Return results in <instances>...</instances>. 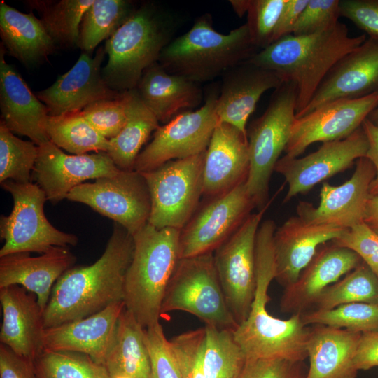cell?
<instances>
[{
    "label": "cell",
    "mask_w": 378,
    "mask_h": 378,
    "mask_svg": "<svg viewBox=\"0 0 378 378\" xmlns=\"http://www.w3.org/2000/svg\"><path fill=\"white\" fill-rule=\"evenodd\" d=\"M134 248L133 236L114 223L101 257L90 265L72 267L54 285L43 312L45 329L87 317L124 301L125 275Z\"/></svg>",
    "instance_id": "6da1fadb"
},
{
    "label": "cell",
    "mask_w": 378,
    "mask_h": 378,
    "mask_svg": "<svg viewBox=\"0 0 378 378\" xmlns=\"http://www.w3.org/2000/svg\"><path fill=\"white\" fill-rule=\"evenodd\" d=\"M276 229L272 219L262 221L255 241L256 288L246 319L234 330V336L246 358L283 359L302 363L307 358L310 332L302 314L288 319L271 315L267 304L268 289L275 279L274 234Z\"/></svg>",
    "instance_id": "7a4b0ae2"
},
{
    "label": "cell",
    "mask_w": 378,
    "mask_h": 378,
    "mask_svg": "<svg viewBox=\"0 0 378 378\" xmlns=\"http://www.w3.org/2000/svg\"><path fill=\"white\" fill-rule=\"evenodd\" d=\"M366 40L351 36L345 24L307 36L290 34L255 53L248 61L276 72L297 90L296 115L309 104L333 66Z\"/></svg>",
    "instance_id": "3957f363"
},
{
    "label": "cell",
    "mask_w": 378,
    "mask_h": 378,
    "mask_svg": "<svg viewBox=\"0 0 378 378\" xmlns=\"http://www.w3.org/2000/svg\"><path fill=\"white\" fill-rule=\"evenodd\" d=\"M257 52L246 23L221 34L204 15L164 48L158 62L169 73L197 83L214 80Z\"/></svg>",
    "instance_id": "277c9868"
},
{
    "label": "cell",
    "mask_w": 378,
    "mask_h": 378,
    "mask_svg": "<svg viewBox=\"0 0 378 378\" xmlns=\"http://www.w3.org/2000/svg\"><path fill=\"white\" fill-rule=\"evenodd\" d=\"M180 232L148 223L133 235L134 248L125 275L124 302L144 328L160 323L164 293L180 259Z\"/></svg>",
    "instance_id": "5b68a950"
},
{
    "label": "cell",
    "mask_w": 378,
    "mask_h": 378,
    "mask_svg": "<svg viewBox=\"0 0 378 378\" xmlns=\"http://www.w3.org/2000/svg\"><path fill=\"white\" fill-rule=\"evenodd\" d=\"M172 31V21L154 5L136 9L106 41L102 76L108 86L120 93L136 89L144 71L158 62Z\"/></svg>",
    "instance_id": "8992f818"
},
{
    "label": "cell",
    "mask_w": 378,
    "mask_h": 378,
    "mask_svg": "<svg viewBox=\"0 0 378 378\" xmlns=\"http://www.w3.org/2000/svg\"><path fill=\"white\" fill-rule=\"evenodd\" d=\"M296 108L295 85L284 82L274 90L262 115L247 130L250 167L246 186L259 211L270 204L271 176L290 137Z\"/></svg>",
    "instance_id": "52a82bcc"
},
{
    "label": "cell",
    "mask_w": 378,
    "mask_h": 378,
    "mask_svg": "<svg viewBox=\"0 0 378 378\" xmlns=\"http://www.w3.org/2000/svg\"><path fill=\"white\" fill-rule=\"evenodd\" d=\"M173 311L191 314L207 326L237 328L218 276L214 252L178 260L164 293L161 314Z\"/></svg>",
    "instance_id": "ba28073f"
},
{
    "label": "cell",
    "mask_w": 378,
    "mask_h": 378,
    "mask_svg": "<svg viewBox=\"0 0 378 378\" xmlns=\"http://www.w3.org/2000/svg\"><path fill=\"white\" fill-rule=\"evenodd\" d=\"M1 185L11 195L13 206L9 215L0 218V236L4 240L0 257L16 253L42 254L54 247L78 244L76 235L57 229L47 219V198L36 183L7 180Z\"/></svg>",
    "instance_id": "9c48e42d"
},
{
    "label": "cell",
    "mask_w": 378,
    "mask_h": 378,
    "mask_svg": "<svg viewBox=\"0 0 378 378\" xmlns=\"http://www.w3.org/2000/svg\"><path fill=\"white\" fill-rule=\"evenodd\" d=\"M205 151L141 172L150 196L149 224L181 230L189 221L203 195Z\"/></svg>",
    "instance_id": "30bf717a"
},
{
    "label": "cell",
    "mask_w": 378,
    "mask_h": 378,
    "mask_svg": "<svg viewBox=\"0 0 378 378\" xmlns=\"http://www.w3.org/2000/svg\"><path fill=\"white\" fill-rule=\"evenodd\" d=\"M267 207L250 214L214 251L218 276L228 308L238 326L248 317L255 297L256 235Z\"/></svg>",
    "instance_id": "8fae6325"
},
{
    "label": "cell",
    "mask_w": 378,
    "mask_h": 378,
    "mask_svg": "<svg viewBox=\"0 0 378 378\" xmlns=\"http://www.w3.org/2000/svg\"><path fill=\"white\" fill-rule=\"evenodd\" d=\"M67 200L85 204L123 227L132 236L148 223L151 202L141 173L122 171L83 183L67 195Z\"/></svg>",
    "instance_id": "7c38bea8"
},
{
    "label": "cell",
    "mask_w": 378,
    "mask_h": 378,
    "mask_svg": "<svg viewBox=\"0 0 378 378\" xmlns=\"http://www.w3.org/2000/svg\"><path fill=\"white\" fill-rule=\"evenodd\" d=\"M218 93L212 92L197 110L184 111L155 131L152 141L139 154L134 170L145 172L167 162L204 153L219 122Z\"/></svg>",
    "instance_id": "4fadbf2b"
},
{
    "label": "cell",
    "mask_w": 378,
    "mask_h": 378,
    "mask_svg": "<svg viewBox=\"0 0 378 378\" xmlns=\"http://www.w3.org/2000/svg\"><path fill=\"white\" fill-rule=\"evenodd\" d=\"M254 208L246 182L207 198L181 230L179 258L214 252L238 229Z\"/></svg>",
    "instance_id": "5bb4252c"
},
{
    "label": "cell",
    "mask_w": 378,
    "mask_h": 378,
    "mask_svg": "<svg viewBox=\"0 0 378 378\" xmlns=\"http://www.w3.org/2000/svg\"><path fill=\"white\" fill-rule=\"evenodd\" d=\"M368 150V141L361 126L345 139L323 142L318 150L306 156H283L274 171L281 174L288 184L284 202L350 168L358 159L365 157Z\"/></svg>",
    "instance_id": "9a60e30c"
},
{
    "label": "cell",
    "mask_w": 378,
    "mask_h": 378,
    "mask_svg": "<svg viewBox=\"0 0 378 378\" xmlns=\"http://www.w3.org/2000/svg\"><path fill=\"white\" fill-rule=\"evenodd\" d=\"M377 106L378 91L360 98L332 101L296 118L285 155L298 158L315 142L348 137L362 126Z\"/></svg>",
    "instance_id": "2e32d148"
},
{
    "label": "cell",
    "mask_w": 378,
    "mask_h": 378,
    "mask_svg": "<svg viewBox=\"0 0 378 378\" xmlns=\"http://www.w3.org/2000/svg\"><path fill=\"white\" fill-rule=\"evenodd\" d=\"M120 171L106 152L68 155L48 141L38 146L31 180L44 191L47 200L57 204L85 181Z\"/></svg>",
    "instance_id": "e0dca14e"
},
{
    "label": "cell",
    "mask_w": 378,
    "mask_h": 378,
    "mask_svg": "<svg viewBox=\"0 0 378 378\" xmlns=\"http://www.w3.org/2000/svg\"><path fill=\"white\" fill-rule=\"evenodd\" d=\"M375 174L374 167L369 159L365 157L358 159L349 179L340 186L323 182L318 206L300 202L297 215L312 223L345 230L364 222L370 197V186Z\"/></svg>",
    "instance_id": "ac0fdd59"
},
{
    "label": "cell",
    "mask_w": 378,
    "mask_h": 378,
    "mask_svg": "<svg viewBox=\"0 0 378 378\" xmlns=\"http://www.w3.org/2000/svg\"><path fill=\"white\" fill-rule=\"evenodd\" d=\"M106 54L102 47L93 57L83 52L71 69L52 85L37 92L50 116L82 111L96 102L122 95L111 90L103 78L102 64Z\"/></svg>",
    "instance_id": "d6986e66"
},
{
    "label": "cell",
    "mask_w": 378,
    "mask_h": 378,
    "mask_svg": "<svg viewBox=\"0 0 378 378\" xmlns=\"http://www.w3.org/2000/svg\"><path fill=\"white\" fill-rule=\"evenodd\" d=\"M353 251L332 242L321 245L301 272L298 279L284 287L280 309L285 313L303 314L315 305L330 285L362 263Z\"/></svg>",
    "instance_id": "ffe728a7"
},
{
    "label": "cell",
    "mask_w": 378,
    "mask_h": 378,
    "mask_svg": "<svg viewBox=\"0 0 378 378\" xmlns=\"http://www.w3.org/2000/svg\"><path fill=\"white\" fill-rule=\"evenodd\" d=\"M378 91V40L369 38L329 71L300 118L328 102L356 99Z\"/></svg>",
    "instance_id": "44dd1931"
},
{
    "label": "cell",
    "mask_w": 378,
    "mask_h": 378,
    "mask_svg": "<svg viewBox=\"0 0 378 378\" xmlns=\"http://www.w3.org/2000/svg\"><path fill=\"white\" fill-rule=\"evenodd\" d=\"M124 301L78 320L46 328L44 351H66L83 354L94 364L103 365L113 344Z\"/></svg>",
    "instance_id": "7402d4cb"
},
{
    "label": "cell",
    "mask_w": 378,
    "mask_h": 378,
    "mask_svg": "<svg viewBox=\"0 0 378 378\" xmlns=\"http://www.w3.org/2000/svg\"><path fill=\"white\" fill-rule=\"evenodd\" d=\"M346 230L312 223L298 215L290 217L276 227L274 234V279L284 287L295 282L319 247Z\"/></svg>",
    "instance_id": "603a6c76"
},
{
    "label": "cell",
    "mask_w": 378,
    "mask_h": 378,
    "mask_svg": "<svg viewBox=\"0 0 378 378\" xmlns=\"http://www.w3.org/2000/svg\"><path fill=\"white\" fill-rule=\"evenodd\" d=\"M249 167L247 133L218 122L205 151L203 195L216 197L246 182Z\"/></svg>",
    "instance_id": "cb8c5ba5"
},
{
    "label": "cell",
    "mask_w": 378,
    "mask_h": 378,
    "mask_svg": "<svg viewBox=\"0 0 378 378\" xmlns=\"http://www.w3.org/2000/svg\"><path fill=\"white\" fill-rule=\"evenodd\" d=\"M3 321L0 342L34 362L44 351L43 310L36 296L20 286L0 288Z\"/></svg>",
    "instance_id": "d4e9b609"
},
{
    "label": "cell",
    "mask_w": 378,
    "mask_h": 378,
    "mask_svg": "<svg viewBox=\"0 0 378 378\" xmlns=\"http://www.w3.org/2000/svg\"><path fill=\"white\" fill-rule=\"evenodd\" d=\"M216 100L219 122L234 126L247 133L246 123L261 96L283 83L274 71L246 61L223 74Z\"/></svg>",
    "instance_id": "484cf974"
},
{
    "label": "cell",
    "mask_w": 378,
    "mask_h": 378,
    "mask_svg": "<svg viewBox=\"0 0 378 378\" xmlns=\"http://www.w3.org/2000/svg\"><path fill=\"white\" fill-rule=\"evenodd\" d=\"M0 48V109L1 121L14 134L29 137L37 146L50 141L46 105L35 95L15 66L8 64Z\"/></svg>",
    "instance_id": "4316f807"
},
{
    "label": "cell",
    "mask_w": 378,
    "mask_h": 378,
    "mask_svg": "<svg viewBox=\"0 0 378 378\" xmlns=\"http://www.w3.org/2000/svg\"><path fill=\"white\" fill-rule=\"evenodd\" d=\"M76 261L68 247L59 246L37 257L29 253L0 257V288L13 285L23 287L36 296L44 312L54 285Z\"/></svg>",
    "instance_id": "83f0119b"
},
{
    "label": "cell",
    "mask_w": 378,
    "mask_h": 378,
    "mask_svg": "<svg viewBox=\"0 0 378 378\" xmlns=\"http://www.w3.org/2000/svg\"><path fill=\"white\" fill-rule=\"evenodd\" d=\"M361 335L323 325L310 328L306 378H356L355 358Z\"/></svg>",
    "instance_id": "f1b7e54d"
},
{
    "label": "cell",
    "mask_w": 378,
    "mask_h": 378,
    "mask_svg": "<svg viewBox=\"0 0 378 378\" xmlns=\"http://www.w3.org/2000/svg\"><path fill=\"white\" fill-rule=\"evenodd\" d=\"M136 90L162 123L169 122L183 109L197 106L202 96L196 83L169 73L158 62L144 71Z\"/></svg>",
    "instance_id": "f546056e"
},
{
    "label": "cell",
    "mask_w": 378,
    "mask_h": 378,
    "mask_svg": "<svg viewBox=\"0 0 378 378\" xmlns=\"http://www.w3.org/2000/svg\"><path fill=\"white\" fill-rule=\"evenodd\" d=\"M0 36L6 51L24 65L46 60L57 48L40 19L0 4Z\"/></svg>",
    "instance_id": "4dcf8cb0"
},
{
    "label": "cell",
    "mask_w": 378,
    "mask_h": 378,
    "mask_svg": "<svg viewBox=\"0 0 378 378\" xmlns=\"http://www.w3.org/2000/svg\"><path fill=\"white\" fill-rule=\"evenodd\" d=\"M102 366L111 377L152 378L145 328L125 308L119 318L113 344Z\"/></svg>",
    "instance_id": "1f68e13d"
},
{
    "label": "cell",
    "mask_w": 378,
    "mask_h": 378,
    "mask_svg": "<svg viewBox=\"0 0 378 378\" xmlns=\"http://www.w3.org/2000/svg\"><path fill=\"white\" fill-rule=\"evenodd\" d=\"M127 120L120 132L109 140L106 153L118 169L133 171L143 145L159 127V121L136 89L124 92Z\"/></svg>",
    "instance_id": "d6a6232c"
},
{
    "label": "cell",
    "mask_w": 378,
    "mask_h": 378,
    "mask_svg": "<svg viewBox=\"0 0 378 378\" xmlns=\"http://www.w3.org/2000/svg\"><path fill=\"white\" fill-rule=\"evenodd\" d=\"M94 0H34L27 4L36 10L40 20L56 45L78 46L84 13Z\"/></svg>",
    "instance_id": "836d02e7"
},
{
    "label": "cell",
    "mask_w": 378,
    "mask_h": 378,
    "mask_svg": "<svg viewBox=\"0 0 378 378\" xmlns=\"http://www.w3.org/2000/svg\"><path fill=\"white\" fill-rule=\"evenodd\" d=\"M46 132L51 142L74 155L107 152L109 140L89 122L82 111L50 116Z\"/></svg>",
    "instance_id": "e575fe53"
},
{
    "label": "cell",
    "mask_w": 378,
    "mask_h": 378,
    "mask_svg": "<svg viewBox=\"0 0 378 378\" xmlns=\"http://www.w3.org/2000/svg\"><path fill=\"white\" fill-rule=\"evenodd\" d=\"M135 10L130 1L94 0L83 15L78 47L85 53L92 51L111 37Z\"/></svg>",
    "instance_id": "d590c367"
},
{
    "label": "cell",
    "mask_w": 378,
    "mask_h": 378,
    "mask_svg": "<svg viewBox=\"0 0 378 378\" xmlns=\"http://www.w3.org/2000/svg\"><path fill=\"white\" fill-rule=\"evenodd\" d=\"M203 368L206 378H238L246 357L234 330L205 326Z\"/></svg>",
    "instance_id": "8d00e7d4"
},
{
    "label": "cell",
    "mask_w": 378,
    "mask_h": 378,
    "mask_svg": "<svg viewBox=\"0 0 378 378\" xmlns=\"http://www.w3.org/2000/svg\"><path fill=\"white\" fill-rule=\"evenodd\" d=\"M355 302L378 304V276L363 262L320 295L315 309L328 310Z\"/></svg>",
    "instance_id": "74e56055"
},
{
    "label": "cell",
    "mask_w": 378,
    "mask_h": 378,
    "mask_svg": "<svg viewBox=\"0 0 378 378\" xmlns=\"http://www.w3.org/2000/svg\"><path fill=\"white\" fill-rule=\"evenodd\" d=\"M305 325H323L360 334L378 331V304L349 303L328 310L302 314Z\"/></svg>",
    "instance_id": "f35d334b"
},
{
    "label": "cell",
    "mask_w": 378,
    "mask_h": 378,
    "mask_svg": "<svg viewBox=\"0 0 378 378\" xmlns=\"http://www.w3.org/2000/svg\"><path fill=\"white\" fill-rule=\"evenodd\" d=\"M37 156L36 144L17 137L0 121V183L30 182Z\"/></svg>",
    "instance_id": "ab89813d"
},
{
    "label": "cell",
    "mask_w": 378,
    "mask_h": 378,
    "mask_svg": "<svg viewBox=\"0 0 378 378\" xmlns=\"http://www.w3.org/2000/svg\"><path fill=\"white\" fill-rule=\"evenodd\" d=\"M36 378H92L94 363L86 355L66 351H43L34 361Z\"/></svg>",
    "instance_id": "60d3db41"
},
{
    "label": "cell",
    "mask_w": 378,
    "mask_h": 378,
    "mask_svg": "<svg viewBox=\"0 0 378 378\" xmlns=\"http://www.w3.org/2000/svg\"><path fill=\"white\" fill-rule=\"evenodd\" d=\"M286 1L251 0L246 24L252 43L258 51L273 43L274 30Z\"/></svg>",
    "instance_id": "b9f144b4"
},
{
    "label": "cell",
    "mask_w": 378,
    "mask_h": 378,
    "mask_svg": "<svg viewBox=\"0 0 378 378\" xmlns=\"http://www.w3.org/2000/svg\"><path fill=\"white\" fill-rule=\"evenodd\" d=\"M205 341V327L181 333L170 340L182 378H206L203 368Z\"/></svg>",
    "instance_id": "7bdbcfd3"
},
{
    "label": "cell",
    "mask_w": 378,
    "mask_h": 378,
    "mask_svg": "<svg viewBox=\"0 0 378 378\" xmlns=\"http://www.w3.org/2000/svg\"><path fill=\"white\" fill-rule=\"evenodd\" d=\"M92 126L104 137L110 140L122 130L127 120L124 92L116 99L92 103L83 110Z\"/></svg>",
    "instance_id": "ee69618b"
},
{
    "label": "cell",
    "mask_w": 378,
    "mask_h": 378,
    "mask_svg": "<svg viewBox=\"0 0 378 378\" xmlns=\"http://www.w3.org/2000/svg\"><path fill=\"white\" fill-rule=\"evenodd\" d=\"M152 378H182L176 358L160 323L145 328Z\"/></svg>",
    "instance_id": "f6af8a7d"
},
{
    "label": "cell",
    "mask_w": 378,
    "mask_h": 378,
    "mask_svg": "<svg viewBox=\"0 0 378 378\" xmlns=\"http://www.w3.org/2000/svg\"><path fill=\"white\" fill-rule=\"evenodd\" d=\"M340 0H309L293 31L294 36H307L327 29L339 22Z\"/></svg>",
    "instance_id": "bcb514c9"
},
{
    "label": "cell",
    "mask_w": 378,
    "mask_h": 378,
    "mask_svg": "<svg viewBox=\"0 0 378 378\" xmlns=\"http://www.w3.org/2000/svg\"><path fill=\"white\" fill-rule=\"evenodd\" d=\"M332 242L354 251L378 276V233L365 222L346 230Z\"/></svg>",
    "instance_id": "7dc6e473"
},
{
    "label": "cell",
    "mask_w": 378,
    "mask_h": 378,
    "mask_svg": "<svg viewBox=\"0 0 378 378\" xmlns=\"http://www.w3.org/2000/svg\"><path fill=\"white\" fill-rule=\"evenodd\" d=\"M302 363L283 359L246 358L238 378H306Z\"/></svg>",
    "instance_id": "c3c4849f"
},
{
    "label": "cell",
    "mask_w": 378,
    "mask_h": 378,
    "mask_svg": "<svg viewBox=\"0 0 378 378\" xmlns=\"http://www.w3.org/2000/svg\"><path fill=\"white\" fill-rule=\"evenodd\" d=\"M340 13L378 40V0H340Z\"/></svg>",
    "instance_id": "681fc988"
},
{
    "label": "cell",
    "mask_w": 378,
    "mask_h": 378,
    "mask_svg": "<svg viewBox=\"0 0 378 378\" xmlns=\"http://www.w3.org/2000/svg\"><path fill=\"white\" fill-rule=\"evenodd\" d=\"M0 378H36L34 362L0 344Z\"/></svg>",
    "instance_id": "f907efd6"
},
{
    "label": "cell",
    "mask_w": 378,
    "mask_h": 378,
    "mask_svg": "<svg viewBox=\"0 0 378 378\" xmlns=\"http://www.w3.org/2000/svg\"><path fill=\"white\" fill-rule=\"evenodd\" d=\"M309 0H287L276 26L273 42L292 34L295 25Z\"/></svg>",
    "instance_id": "816d5d0a"
},
{
    "label": "cell",
    "mask_w": 378,
    "mask_h": 378,
    "mask_svg": "<svg viewBox=\"0 0 378 378\" xmlns=\"http://www.w3.org/2000/svg\"><path fill=\"white\" fill-rule=\"evenodd\" d=\"M355 364L358 370L378 367V331L361 335Z\"/></svg>",
    "instance_id": "f5cc1de1"
},
{
    "label": "cell",
    "mask_w": 378,
    "mask_h": 378,
    "mask_svg": "<svg viewBox=\"0 0 378 378\" xmlns=\"http://www.w3.org/2000/svg\"><path fill=\"white\" fill-rule=\"evenodd\" d=\"M362 127L368 141V150L365 158L373 164L376 174L370 186V196L378 195V125L367 118L362 124Z\"/></svg>",
    "instance_id": "db71d44e"
},
{
    "label": "cell",
    "mask_w": 378,
    "mask_h": 378,
    "mask_svg": "<svg viewBox=\"0 0 378 378\" xmlns=\"http://www.w3.org/2000/svg\"><path fill=\"white\" fill-rule=\"evenodd\" d=\"M364 222L378 233V195L370 196L367 204Z\"/></svg>",
    "instance_id": "11a10c76"
},
{
    "label": "cell",
    "mask_w": 378,
    "mask_h": 378,
    "mask_svg": "<svg viewBox=\"0 0 378 378\" xmlns=\"http://www.w3.org/2000/svg\"><path fill=\"white\" fill-rule=\"evenodd\" d=\"M233 10L239 16L242 17L247 13L251 0H233L230 1Z\"/></svg>",
    "instance_id": "9f6ffc18"
},
{
    "label": "cell",
    "mask_w": 378,
    "mask_h": 378,
    "mask_svg": "<svg viewBox=\"0 0 378 378\" xmlns=\"http://www.w3.org/2000/svg\"><path fill=\"white\" fill-rule=\"evenodd\" d=\"M94 378H112L105 368L100 365L94 363Z\"/></svg>",
    "instance_id": "6f0895ef"
},
{
    "label": "cell",
    "mask_w": 378,
    "mask_h": 378,
    "mask_svg": "<svg viewBox=\"0 0 378 378\" xmlns=\"http://www.w3.org/2000/svg\"><path fill=\"white\" fill-rule=\"evenodd\" d=\"M368 118L378 125V106L369 115Z\"/></svg>",
    "instance_id": "680465c9"
},
{
    "label": "cell",
    "mask_w": 378,
    "mask_h": 378,
    "mask_svg": "<svg viewBox=\"0 0 378 378\" xmlns=\"http://www.w3.org/2000/svg\"><path fill=\"white\" fill-rule=\"evenodd\" d=\"M113 378H127V377H122V376H117V377H113Z\"/></svg>",
    "instance_id": "91938a15"
},
{
    "label": "cell",
    "mask_w": 378,
    "mask_h": 378,
    "mask_svg": "<svg viewBox=\"0 0 378 378\" xmlns=\"http://www.w3.org/2000/svg\"><path fill=\"white\" fill-rule=\"evenodd\" d=\"M92 378H94V376H93Z\"/></svg>",
    "instance_id": "94428289"
}]
</instances>
